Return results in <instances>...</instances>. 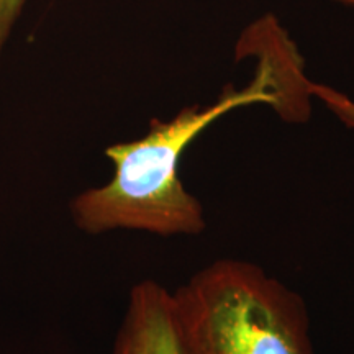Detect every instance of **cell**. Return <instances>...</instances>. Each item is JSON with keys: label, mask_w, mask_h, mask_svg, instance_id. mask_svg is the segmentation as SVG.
<instances>
[{"label": "cell", "mask_w": 354, "mask_h": 354, "mask_svg": "<svg viewBox=\"0 0 354 354\" xmlns=\"http://www.w3.org/2000/svg\"><path fill=\"white\" fill-rule=\"evenodd\" d=\"M26 0H0V57L10 39Z\"/></svg>", "instance_id": "cell-5"}, {"label": "cell", "mask_w": 354, "mask_h": 354, "mask_svg": "<svg viewBox=\"0 0 354 354\" xmlns=\"http://www.w3.org/2000/svg\"><path fill=\"white\" fill-rule=\"evenodd\" d=\"M112 354H180L171 290L154 279L131 287Z\"/></svg>", "instance_id": "cell-3"}, {"label": "cell", "mask_w": 354, "mask_h": 354, "mask_svg": "<svg viewBox=\"0 0 354 354\" xmlns=\"http://www.w3.org/2000/svg\"><path fill=\"white\" fill-rule=\"evenodd\" d=\"M310 97H315L323 102L326 109L343 123L344 127L354 130V99L336 91L335 87L326 86V84H317L310 81L308 84Z\"/></svg>", "instance_id": "cell-4"}, {"label": "cell", "mask_w": 354, "mask_h": 354, "mask_svg": "<svg viewBox=\"0 0 354 354\" xmlns=\"http://www.w3.org/2000/svg\"><path fill=\"white\" fill-rule=\"evenodd\" d=\"M254 104L277 107L276 76L263 59L246 87L228 84L214 104L184 107L171 120L153 118L141 138L107 146L104 153L113 165L112 179L71 201L73 223L87 234L118 230L159 236L201 234L207 227L205 210L180 180V156L220 117Z\"/></svg>", "instance_id": "cell-1"}, {"label": "cell", "mask_w": 354, "mask_h": 354, "mask_svg": "<svg viewBox=\"0 0 354 354\" xmlns=\"http://www.w3.org/2000/svg\"><path fill=\"white\" fill-rule=\"evenodd\" d=\"M172 308L180 354H317L305 300L250 261L202 268Z\"/></svg>", "instance_id": "cell-2"}, {"label": "cell", "mask_w": 354, "mask_h": 354, "mask_svg": "<svg viewBox=\"0 0 354 354\" xmlns=\"http://www.w3.org/2000/svg\"><path fill=\"white\" fill-rule=\"evenodd\" d=\"M331 2L342 3V6H346V7H353L354 8V0H331Z\"/></svg>", "instance_id": "cell-6"}]
</instances>
